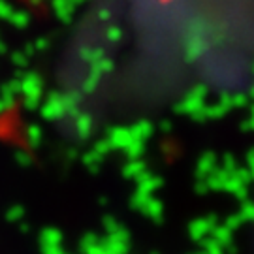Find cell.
<instances>
[{"instance_id": "obj_1", "label": "cell", "mask_w": 254, "mask_h": 254, "mask_svg": "<svg viewBox=\"0 0 254 254\" xmlns=\"http://www.w3.org/2000/svg\"><path fill=\"white\" fill-rule=\"evenodd\" d=\"M158 4H170V2H173V0H156Z\"/></svg>"}]
</instances>
